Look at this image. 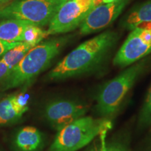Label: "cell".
I'll use <instances>...</instances> for the list:
<instances>
[{"mask_svg":"<svg viewBox=\"0 0 151 151\" xmlns=\"http://www.w3.org/2000/svg\"><path fill=\"white\" fill-rule=\"evenodd\" d=\"M116 38V33L107 31L81 43L56 65L48 78L63 80L91 71L101 63Z\"/></svg>","mask_w":151,"mask_h":151,"instance_id":"1","label":"cell"},{"mask_svg":"<svg viewBox=\"0 0 151 151\" xmlns=\"http://www.w3.org/2000/svg\"><path fill=\"white\" fill-rule=\"evenodd\" d=\"M67 39L62 37L50 39L30 49L1 83V89L7 90L31 83L60 53Z\"/></svg>","mask_w":151,"mask_h":151,"instance_id":"2","label":"cell"},{"mask_svg":"<svg viewBox=\"0 0 151 151\" xmlns=\"http://www.w3.org/2000/svg\"><path fill=\"white\" fill-rule=\"evenodd\" d=\"M110 127L105 119L83 116L58 131L48 151H77Z\"/></svg>","mask_w":151,"mask_h":151,"instance_id":"3","label":"cell"},{"mask_svg":"<svg viewBox=\"0 0 151 151\" xmlns=\"http://www.w3.org/2000/svg\"><path fill=\"white\" fill-rule=\"evenodd\" d=\"M146 60L132 64L101 88L97 96V112L101 116H109L118 110L122 100L146 67Z\"/></svg>","mask_w":151,"mask_h":151,"instance_id":"4","label":"cell"},{"mask_svg":"<svg viewBox=\"0 0 151 151\" xmlns=\"http://www.w3.org/2000/svg\"><path fill=\"white\" fill-rule=\"evenodd\" d=\"M65 0H14L0 8V19H15L38 27L48 24Z\"/></svg>","mask_w":151,"mask_h":151,"instance_id":"5","label":"cell"},{"mask_svg":"<svg viewBox=\"0 0 151 151\" xmlns=\"http://www.w3.org/2000/svg\"><path fill=\"white\" fill-rule=\"evenodd\" d=\"M95 6L94 0H65L48 24V35L67 33L82 24Z\"/></svg>","mask_w":151,"mask_h":151,"instance_id":"6","label":"cell"},{"mask_svg":"<svg viewBox=\"0 0 151 151\" xmlns=\"http://www.w3.org/2000/svg\"><path fill=\"white\" fill-rule=\"evenodd\" d=\"M151 52V26L141 24L132 30L113 60V64L125 67Z\"/></svg>","mask_w":151,"mask_h":151,"instance_id":"7","label":"cell"},{"mask_svg":"<svg viewBox=\"0 0 151 151\" xmlns=\"http://www.w3.org/2000/svg\"><path fill=\"white\" fill-rule=\"evenodd\" d=\"M86 105L71 100H57L49 103L45 109V118L54 129L59 131L65 126L84 116Z\"/></svg>","mask_w":151,"mask_h":151,"instance_id":"8","label":"cell"},{"mask_svg":"<svg viewBox=\"0 0 151 151\" xmlns=\"http://www.w3.org/2000/svg\"><path fill=\"white\" fill-rule=\"evenodd\" d=\"M130 0H114L95 6L81 25V34L89 35L104 29L114 21Z\"/></svg>","mask_w":151,"mask_h":151,"instance_id":"9","label":"cell"},{"mask_svg":"<svg viewBox=\"0 0 151 151\" xmlns=\"http://www.w3.org/2000/svg\"><path fill=\"white\" fill-rule=\"evenodd\" d=\"M43 136L34 127H24L16 134L15 146L19 151H39L43 146Z\"/></svg>","mask_w":151,"mask_h":151,"instance_id":"10","label":"cell"},{"mask_svg":"<svg viewBox=\"0 0 151 151\" xmlns=\"http://www.w3.org/2000/svg\"><path fill=\"white\" fill-rule=\"evenodd\" d=\"M28 110L17 100L16 95H11L0 101V125L16 122Z\"/></svg>","mask_w":151,"mask_h":151,"instance_id":"11","label":"cell"},{"mask_svg":"<svg viewBox=\"0 0 151 151\" xmlns=\"http://www.w3.org/2000/svg\"><path fill=\"white\" fill-rule=\"evenodd\" d=\"M27 22L15 19H4L0 21V40L20 42L22 35L28 25Z\"/></svg>","mask_w":151,"mask_h":151,"instance_id":"12","label":"cell"},{"mask_svg":"<svg viewBox=\"0 0 151 151\" xmlns=\"http://www.w3.org/2000/svg\"><path fill=\"white\" fill-rule=\"evenodd\" d=\"M151 21V0L135 7L123 22L126 29L132 30L143 23Z\"/></svg>","mask_w":151,"mask_h":151,"instance_id":"13","label":"cell"},{"mask_svg":"<svg viewBox=\"0 0 151 151\" xmlns=\"http://www.w3.org/2000/svg\"><path fill=\"white\" fill-rule=\"evenodd\" d=\"M32 48L33 46L31 45L24 42H20L16 46L6 52L4 55L1 58V60L6 64L12 71V69L20 62L27 52Z\"/></svg>","mask_w":151,"mask_h":151,"instance_id":"14","label":"cell"},{"mask_svg":"<svg viewBox=\"0 0 151 151\" xmlns=\"http://www.w3.org/2000/svg\"><path fill=\"white\" fill-rule=\"evenodd\" d=\"M48 36L47 32L40 27L29 24L22 33L20 42L26 43L35 47Z\"/></svg>","mask_w":151,"mask_h":151,"instance_id":"15","label":"cell"},{"mask_svg":"<svg viewBox=\"0 0 151 151\" xmlns=\"http://www.w3.org/2000/svg\"><path fill=\"white\" fill-rule=\"evenodd\" d=\"M139 127L143 129L151 124V86L139 117Z\"/></svg>","mask_w":151,"mask_h":151,"instance_id":"16","label":"cell"},{"mask_svg":"<svg viewBox=\"0 0 151 151\" xmlns=\"http://www.w3.org/2000/svg\"><path fill=\"white\" fill-rule=\"evenodd\" d=\"M88 151H129L127 145L124 141L114 140L109 142L102 141L94 146Z\"/></svg>","mask_w":151,"mask_h":151,"instance_id":"17","label":"cell"},{"mask_svg":"<svg viewBox=\"0 0 151 151\" xmlns=\"http://www.w3.org/2000/svg\"><path fill=\"white\" fill-rule=\"evenodd\" d=\"M20 42H9L0 40V59L4 55L6 52L16 46Z\"/></svg>","mask_w":151,"mask_h":151,"instance_id":"18","label":"cell"},{"mask_svg":"<svg viewBox=\"0 0 151 151\" xmlns=\"http://www.w3.org/2000/svg\"><path fill=\"white\" fill-rule=\"evenodd\" d=\"M11 72V70L9 66L0 59V83H2Z\"/></svg>","mask_w":151,"mask_h":151,"instance_id":"19","label":"cell"},{"mask_svg":"<svg viewBox=\"0 0 151 151\" xmlns=\"http://www.w3.org/2000/svg\"><path fill=\"white\" fill-rule=\"evenodd\" d=\"M14 0H0V6H3L5 4H8L12 2Z\"/></svg>","mask_w":151,"mask_h":151,"instance_id":"20","label":"cell"},{"mask_svg":"<svg viewBox=\"0 0 151 151\" xmlns=\"http://www.w3.org/2000/svg\"><path fill=\"white\" fill-rule=\"evenodd\" d=\"M144 151H151V138L149 139L148 143H147L146 148H145Z\"/></svg>","mask_w":151,"mask_h":151,"instance_id":"21","label":"cell"},{"mask_svg":"<svg viewBox=\"0 0 151 151\" xmlns=\"http://www.w3.org/2000/svg\"><path fill=\"white\" fill-rule=\"evenodd\" d=\"M114 1V0H103V3L102 4H108V3H111L112 1Z\"/></svg>","mask_w":151,"mask_h":151,"instance_id":"22","label":"cell"},{"mask_svg":"<svg viewBox=\"0 0 151 151\" xmlns=\"http://www.w3.org/2000/svg\"><path fill=\"white\" fill-rule=\"evenodd\" d=\"M1 6H0V8H1Z\"/></svg>","mask_w":151,"mask_h":151,"instance_id":"23","label":"cell"}]
</instances>
